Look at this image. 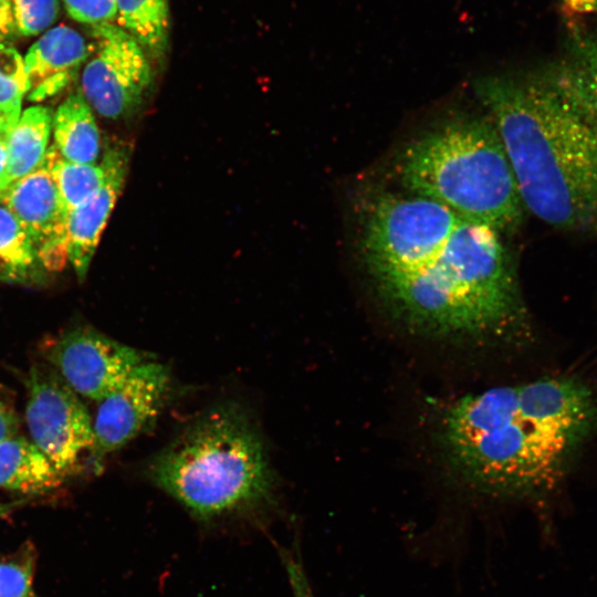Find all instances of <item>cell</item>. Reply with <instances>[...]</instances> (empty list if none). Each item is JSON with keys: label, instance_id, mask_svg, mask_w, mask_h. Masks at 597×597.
Wrapping results in <instances>:
<instances>
[{"label": "cell", "instance_id": "obj_15", "mask_svg": "<svg viewBox=\"0 0 597 597\" xmlns=\"http://www.w3.org/2000/svg\"><path fill=\"white\" fill-rule=\"evenodd\" d=\"M64 476L31 439L14 434L0 442V489L43 493L61 485Z\"/></svg>", "mask_w": 597, "mask_h": 597}, {"label": "cell", "instance_id": "obj_8", "mask_svg": "<svg viewBox=\"0 0 597 597\" xmlns=\"http://www.w3.org/2000/svg\"><path fill=\"white\" fill-rule=\"evenodd\" d=\"M92 39V52L81 73V93L103 117L134 114L151 83L146 52L114 22L93 25Z\"/></svg>", "mask_w": 597, "mask_h": 597}, {"label": "cell", "instance_id": "obj_25", "mask_svg": "<svg viewBox=\"0 0 597 597\" xmlns=\"http://www.w3.org/2000/svg\"><path fill=\"white\" fill-rule=\"evenodd\" d=\"M17 27L11 0H0V43L17 38Z\"/></svg>", "mask_w": 597, "mask_h": 597}, {"label": "cell", "instance_id": "obj_20", "mask_svg": "<svg viewBox=\"0 0 597 597\" xmlns=\"http://www.w3.org/2000/svg\"><path fill=\"white\" fill-rule=\"evenodd\" d=\"M43 164L67 213L95 193L105 179L103 164L96 166L69 161L60 155L54 145L48 149Z\"/></svg>", "mask_w": 597, "mask_h": 597}, {"label": "cell", "instance_id": "obj_5", "mask_svg": "<svg viewBox=\"0 0 597 597\" xmlns=\"http://www.w3.org/2000/svg\"><path fill=\"white\" fill-rule=\"evenodd\" d=\"M150 480L195 516L210 520L266 500L273 476L258 431L231 405L201 415L153 458Z\"/></svg>", "mask_w": 597, "mask_h": 597}, {"label": "cell", "instance_id": "obj_19", "mask_svg": "<svg viewBox=\"0 0 597 597\" xmlns=\"http://www.w3.org/2000/svg\"><path fill=\"white\" fill-rule=\"evenodd\" d=\"M44 271L28 232L6 207L0 206V282H38Z\"/></svg>", "mask_w": 597, "mask_h": 597}, {"label": "cell", "instance_id": "obj_24", "mask_svg": "<svg viewBox=\"0 0 597 597\" xmlns=\"http://www.w3.org/2000/svg\"><path fill=\"white\" fill-rule=\"evenodd\" d=\"M71 18L90 25L115 21L116 0H63Z\"/></svg>", "mask_w": 597, "mask_h": 597}, {"label": "cell", "instance_id": "obj_1", "mask_svg": "<svg viewBox=\"0 0 597 597\" xmlns=\"http://www.w3.org/2000/svg\"><path fill=\"white\" fill-rule=\"evenodd\" d=\"M597 432V394L554 376L467 395L444 412L440 439L472 486L527 496L554 489Z\"/></svg>", "mask_w": 597, "mask_h": 597}, {"label": "cell", "instance_id": "obj_17", "mask_svg": "<svg viewBox=\"0 0 597 597\" xmlns=\"http://www.w3.org/2000/svg\"><path fill=\"white\" fill-rule=\"evenodd\" d=\"M52 125V113L43 105L30 106L22 113L7 142L10 185L43 164Z\"/></svg>", "mask_w": 597, "mask_h": 597}, {"label": "cell", "instance_id": "obj_27", "mask_svg": "<svg viewBox=\"0 0 597 597\" xmlns=\"http://www.w3.org/2000/svg\"><path fill=\"white\" fill-rule=\"evenodd\" d=\"M20 118V108L0 106V139L8 138Z\"/></svg>", "mask_w": 597, "mask_h": 597}, {"label": "cell", "instance_id": "obj_7", "mask_svg": "<svg viewBox=\"0 0 597 597\" xmlns=\"http://www.w3.org/2000/svg\"><path fill=\"white\" fill-rule=\"evenodd\" d=\"M25 421L31 441L66 475L84 455H95L93 420L77 394L55 369L33 366Z\"/></svg>", "mask_w": 597, "mask_h": 597}, {"label": "cell", "instance_id": "obj_28", "mask_svg": "<svg viewBox=\"0 0 597 597\" xmlns=\"http://www.w3.org/2000/svg\"><path fill=\"white\" fill-rule=\"evenodd\" d=\"M9 185L7 143L0 139V193L6 190Z\"/></svg>", "mask_w": 597, "mask_h": 597}, {"label": "cell", "instance_id": "obj_21", "mask_svg": "<svg viewBox=\"0 0 597 597\" xmlns=\"http://www.w3.org/2000/svg\"><path fill=\"white\" fill-rule=\"evenodd\" d=\"M34 558L30 549L0 556V597H36L33 589Z\"/></svg>", "mask_w": 597, "mask_h": 597}, {"label": "cell", "instance_id": "obj_11", "mask_svg": "<svg viewBox=\"0 0 597 597\" xmlns=\"http://www.w3.org/2000/svg\"><path fill=\"white\" fill-rule=\"evenodd\" d=\"M0 202L30 235L43 269L60 270L67 261L69 213L45 165L12 182Z\"/></svg>", "mask_w": 597, "mask_h": 597}, {"label": "cell", "instance_id": "obj_26", "mask_svg": "<svg viewBox=\"0 0 597 597\" xmlns=\"http://www.w3.org/2000/svg\"><path fill=\"white\" fill-rule=\"evenodd\" d=\"M18 427L19 423L14 412L0 401V442L17 434Z\"/></svg>", "mask_w": 597, "mask_h": 597}, {"label": "cell", "instance_id": "obj_10", "mask_svg": "<svg viewBox=\"0 0 597 597\" xmlns=\"http://www.w3.org/2000/svg\"><path fill=\"white\" fill-rule=\"evenodd\" d=\"M169 386L168 368L153 358L136 366L104 399L93 420L95 454L114 452L156 419Z\"/></svg>", "mask_w": 597, "mask_h": 597}, {"label": "cell", "instance_id": "obj_3", "mask_svg": "<svg viewBox=\"0 0 597 597\" xmlns=\"http://www.w3.org/2000/svg\"><path fill=\"white\" fill-rule=\"evenodd\" d=\"M376 290L395 318L433 336L503 338L527 324L501 233L479 223L462 221L432 262Z\"/></svg>", "mask_w": 597, "mask_h": 597}, {"label": "cell", "instance_id": "obj_18", "mask_svg": "<svg viewBox=\"0 0 597 597\" xmlns=\"http://www.w3.org/2000/svg\"><path fill=\"white\" fill-rule=\"evenodd\" d=\"M115 21L153 57L160 59L168 48V0H116Z\"/></svg>", "mask_w": 597, "mask_h": 597}, {"label": "cell", "instance_id": "obj_22", "mask_svg": "<svg viewBox=\"0 0 597 597\" xmlns=\"http://www.w3.org/2000/svg\"><path fill=\"white\" fill-rule=\"evenodd\" d=\"M28 78L21 54L9 43H0V106L21 108Z\"/></svg>", "mask_w": 597, "mask_h": 597}, {"label": "cell", "instance_id": "obj_13", "mask_svg": "<svg viewBox=\"0 0 597 597\" xmlns=\"http://www.w3.org/2000/svg\"><path fill=\"white\" fill-rule=\"evenodd\" d=\"M91 52L92 42L73 28L49 29L23 57L28 98L40 102L60 93L76 77Z\"/></svg>", "mask_w": 597, "mask_h": 597}, {"label": "cell", "instance_id": "obj_16", "mask_svg": "<svg viewBox=\"0 0 597 597\" xmlns=\"http://www.w3.org/2000/svg\"><path fill=\"white\" fill-rule=\"evenodd\" d=\"M54 146L72 163L94 164L101 137L92 107L81 92L69 95L53 117Z\"/></svg>", "mask_w": 597, "mask_h": 597}, {"label": "cell", "instance_id": "obj_12", "mask_svg": "<svg viewBox=\"0 0 597 597\" xmlns=\"http://www.w3.org/2000/svg\"><path fill=\"white\" fill-rule=\"evenodd\" d=\"M102 164L105 169L102 187L67 216V261L80 281L86 276L101 233L123 189L128 155L125 149L114 148L105 154Z\"/></svg>", "mask_w": 597, "mask_h": 597}, {"label": "cell", "instance_id": "obj_9", "mask_svg": "<svg viewBox=\"0 0 597 597\" xmlns=\"http://www.w3.org/2000/svg\"><path fill=\"white\" fill-rule=\"evenodd\" d=\"M48 359L77 395L101 401L150 358L94 328L76 327L53 342Z\"/></svg>", "mask_w": 597, "mask_h": 597}, {"label": "cell", "instance_id": "obj_4", "mask_svg": "<svg viewBox=\"0 0 597 597\" xmlns=\"http://www.w3.org/2000/svg\"><path fill=\"white\" fill-rule=\"evenodd\" d=\"M398 175L411 193L447 207L463 221L500 233L521 222L524 207L490 117L457 118L425 133L402 151Z\"/></svg>", "mask_w": 597, "mask_h": 597}, {"label": "cell", "instance_id": "obj_14", "mask_svg": "<svg viewBox=\"0 0 597 597\" xmlns=\"http://www.w3.org/2000/svg\"><path fill=\"white\" fill-rule=\"evenodd\" d=\"M549 71L563 93L597 122V29L576 31Z\"/></svg>", "mask_w": 597, "mask_h": 597}, {"label": "cell", "instance_id": "obj_29", "mask_svg": "<svg viewBox=\"0 0 597 597\" xmlns=\"http://www.w3.org/2000/svg\"><path fill=\"white\" fill-rule=\"evenodd\" d=\"M565 3L578 13H588L597 10V0H565Z\"/></svg>", "mask_w": 597, "mask_h": 597}, {"label": "cell", "instance_id": "obj_2", "mask_svg": "<svg viewBox=\"0 0 597 597\" xmlns=\"http://www.w3.org/2000/svg\"><path fill=\"white\" fill-rule=\"evenodd\" d=\"M476 94L505 149L523 207L565 231L597 238V122L546 67L484 77Z\"/></svg>", "mask_w": 597, "mask_h": 597}, {"label": "cell", "instance_id": "obj_23", "mask_svg": "<svg viewBox=\"0 0 597 597\" xmlns=\"http://www.w3.org/2000/svg\"><path fill=\"white\" fill-rule=\"evenodd\" d=\"M11 4L19 36L42 33L60 12V0H11Z\"/></svg>", "mask_w": 597, "mask_h": 597}, {"label": "cell", "instance_id": "obj_6", "mask_svg": "<svg viewBox=\"0 0 597 597\" xmlns=\"http://www.w3.org/2000/svg\"><path fill=\"white\" fill-rule=\"evenodd\" d=\"M463 220L428 198L383 193L367 207L360 253L376 289L432 262Z\"/></svg>", "mask_w": 597, "mask_h": 597}]
</instances>
